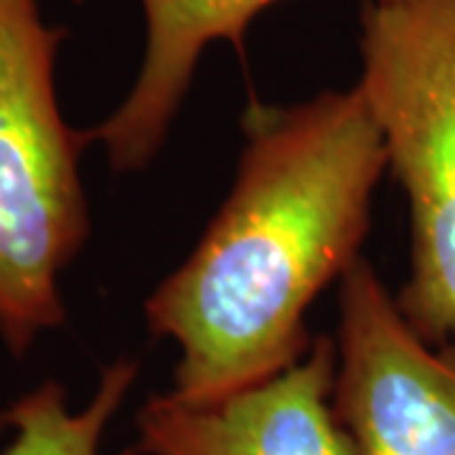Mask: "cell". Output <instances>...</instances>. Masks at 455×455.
Instances as JSON below:
<instances>
[{
    "instance_id": "7a4b0ae2",
    "label": "cell",
    "mask_w": 455,
    "mask_h": 455,
    "mask_svg": "<svg viewBox=\"0 0 455 455\" xmlns=\"http://www.w3.org/2000/svg\"><path fill=\"white\" fill-rule=\"evenodd\" d=\"M64 31L38 0H0V339L26 355L66 322L59 281L89 235L79 157L56 99Z\"/></svg>"
},
{
    "instance_id": "277c9868",
    "label": "cell",
    "mask_w": 455,
    "mask_h": 455,
    "mask_svg": "<svg viewBox=\"0 0 455 455\" xmlns=\"http://www.w3.org/2000/svg\"><path fill=\"white\" fill-rule=\"evenodd\" d=\"M339 316L334 410L357 455H455V344L425 341L364 259Z\"/></svg>"
},
{
    "instance_id": "8992f818",
    "label": "cell",
    "mask_w": 455,
    "mask_h": 455,
    "mask_svg": "<svg viewBox=\"0 0 455 455\" xmlns=\"http://www.w3.org/2000/svg\"><path fill=\"white\" fill-rule=\"evenodd\" d=\"M276 0H140L145 13V53L130 94L99 127L107 160L119 172L142 170L163 147L190 89L196 66L215 41L241 49L253 18Z\"/></svg>"
},
{
    "instance_id": "ba28073f",
    "label": "cell",
    "mask_w": 455,
    "mask_h": 455,
    "mask_svg": "<svg viewBox=\"0 0 455 455\" xmlns=\"http://www.w3.org/2000/svg\"><path fill=\"white\" fill-rule=\"evenodd\" d=\"M68 3H82V0H68Z\"/></svg>"
},
{
    "instance_id": "5b68a950",
    "label": "cell",
    "mask_w": 455,
    "mask_h": 455,
    "mask_svg": "<svg viewBox=\"0 0 455 455\" xmlns=\"http://www.w3.org/2000/svg\"><path fill=\"white\" fill-rule=\"evenodd\" d=\"M337 344L309 352L274 379L215 403L149 397L137 415L147 455H357L334 410Z\"/></svg>"
},
{
    "instance_id": "52a82bcc",
    "label": "cell",
    "mask_w": 455,
    "mask_h": 455,
    "mask_svg": "<svg viewBox=\"0 0 455 455\" xmlns=\"http://www.w3.org/2000/svg\"><path fill=\"white\" fill-rule=\"evenodd\" d=\"M137 379V362L116 359L101 370L84 410H71L59 382H44L0 415L13 430L3 455H99L101 435ZM134 455V453H127Z\"/></svg>"
},
{
    "instance_id": "3957f363",
    "label": "cell",
    "mask_w": 455,
    "mask_h": 455,
    "mask_svg": "<svg viewBox=\"0 0 455 455\" xmlns=\"http://www.w3.org/2000/svg\"><path fill=\"white\" fill-rule=\"evenodd\" d=\"M359 92L410 205L397 307L430 344L455 337V0H370Z\"/></svg>"
},
{
    "instance_id": "6da1fadb",
    "label": "cell",
    "mask_w": 455,
    "mask_h": 455,
    "mask_svg": "<svg viewBox=\"0 0 455 455\" xmlns=\"http://www.w3.org/2000/svg\"><path fill=\"white\" fill-rule=\"evenodd\" d=\"M235 185L188 260L147 299L180 347L172 395L215 403L309 352L307 309L359 259L387 152L359 86L251 104Z\"/></svg>"
}]
</instances>
